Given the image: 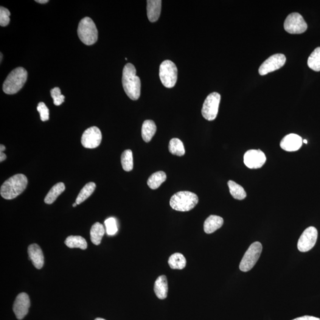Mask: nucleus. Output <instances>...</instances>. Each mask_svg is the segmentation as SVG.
I'll use <instances>...</instances> for the list:
<instances>
[{"label":"nucleus","mask_w":320,"mask_h":320,"mask_svg":"<svg viewBox=\"0 0 320 320\" xmlns=\"http://www.w3.org/2000/svg\"><path fill=\"white\" fill-rule=\"evenodd\" d=\"M122 85L126 95L131 100L139 99L141 95V80L137 75V70L133 64L128 63L123 68Z\"/></svg>","instance_id":"1"},{"label":"nucleus","mask_w":320,"mask_h":320,"mask_svg":"<svg viewBox=\"0 0 320 320\" xmlns=\"http://www.w3.org/2000/svg\"><path fill=\"white\" fill-rule=\"evenodd\" d=\"M28 181L26 176L18 174L7 180L2 184L0 194L7 200L15 199L24 192L27 187Z\"/></svg>","instance_id":"2"},{"label":"nucleus","mask_w":320,"mask_h":320,"mask_svg":"<svg viewBox=\"0 0 320 320\" xmlns=\"http://www.w3.org/2000/svg\"><path fill=\"white\" fill-rule=\"evenodd\" d=\"M27 78V72L23 67H18L8 74L4 81L2 89L5 94L17 93L23 88Z\"/></svg>","instance_id":"3"},{"label":"nucleus","mask_w":320,"mask_h":320,"mask_svg":"<svg viewBox=\"0 0 320 320\" xmlns=\"http://www.w3.org/2000/svg\"><path fill=\"white\" fill-rule=\"evenodd\" d=\"M198 196L188 191H182L175 193L170 199V206L181 212H187L193 209L198 204Z\"/></svg>","instance_id":"4"},{"label":"nucleus","mask_w":320,"mask_h":320,"mask_svg":"<svg viewBox=\"0 0 320 320\" xmlns=\"http://www.w3.org/2000/svg\"><path fill=\"white\" fill-rule=\"evenodd\" d=\"M77 33L81 42L86 46H92L98 39V30L91 18L86 17L80 22Z\"/></svg>","instance_id":"5"},{"label":"nucleus","mask_w":320,"mask_h":320,"mask_svg":"<svg viewBox=\"0 0 320 320\" xmlns=\"http://www.w3.org/2000/svg\"><path fill=\"white\" fill-rule=\"evenodd\" d=\"M159 76L163 86L167 88H173L178 80V69L172 61L165 60L160 67Z\"/></svg>","instance_id":"6"},{"label":"nucleus","mask_w":320,"mask_h":320,"mask_svg":"<svg viewBox=\"0 0 320 320\" xmlns=\"http://www.w3.org/2000/svg\"><path fill=\"white\" fill-rule=\"evenodd\" d=\"M262 251V244L259 242H254L251 244L241 261L240 271L246 272L251 270L259 260Z\"/></svg>","instance_id":"7"},{"label":"nucleus","mask_w":320,"mask_h":320,"mask_svg":"<svg viewBox=\"0 0 320 320\" xmlns=\"http://www.w3.org/2000/svg\"><path fill=\"white\" fill-rule=\"evenodd\" d=\"M221 101V95L213 92L207 95L202 109V114L204 118L212 121L215 120L218 113L219 106Z\"/></svg>","instance_id":"8"},{"label":"nucleus","mask_w":320,"mask_h":320,"mask_svg":"<svg viewBox=\"0 0 320 320\" xmlns=\"http://www.w3.org/2000/svg\"><path fill=\"white\" fill-rule=\"evenodd\" d=\"M307 24L300 14L293 13L286 18L284 29L291 34H301L307 29Z\"/></svg>","instance_id":"9"},{"label":"nucleus","mask_w":320,"mask_h":320,"mask_svg":"<svg viewBox=\"0 0 320 320\" xmlns=\"http://www.w3.org/2000/svg\"><path fill=\"white\" fill-rule=\"evenodd\" d=\"M318 237V231L314 227H308L303 232L297 242V249L301 252H307L314 248Z\"/></svg>","instance_id":"10"},{"label":"nucleus","mask_w":320,"mask_h":320,"mask_svg":"<svg viewBox=\"0 0 320 320\" xmlns=\"http://www.w3.org/2000/svg\"><path fill=\"white\" fill-rule=\"evenodd\" d=\"M286 63L285 56L281 53L274 54L264 62L259 69L261 75H265L269 73L276 71L285 65Z\"/></svg>","instance_id":"11"},{"label":"nucleus","mask_w":320,"mask_h":320,"mask_svg":"<svg viewBox=\"0 0 320 320\" xmlns=\"http://www.w3.org/2000/svg\"><path fill=\"white\" fill-rule=\"evenodd\" d=\"M102 139V135L100 129L92 126L84 131L81 137V144L84 147L93 149L99 147Z\"/></svg>","instance_id":"12"},{"label":"nucleus","mask_w":320,"mask_h":320,"mask_svg":"<svg viewBox=\"0 0 320 320\" xmlns=\"http://www.w3.org/2000/svg\"><path fill=\"white\" fill-rule=\"evenodd\" d=\"M266 161L265 154L260 150H250L244 156V164L251 169L262 167Z\"/></svg>","instance_id":"13"},{"label":"nucleus","mask_w":320,"mask_h":320,"mask_svg":"<svg viewBox=\"0 0 320 320\" xmlns=\"http://www.w3.org/2000/svg\"><path fill=\"white\" fill-rule=\"evenodd\" d=\"M30 306V301L28 295L24 293L19 294L13 305V311L16 318L18 320L23 319L29 311Z\"/></svg>","instance_id":"14"},{"label":"nucleus","mask_w":320,"mask_h":320,"mask_svg":"<svg viewBox=\"0 0 320 320\" xmlns=\"http://www.w3.org/2000/svg\"><path fill=\"white\" fill-rule=\"evenodd\" d=\"M302 137L297 134H291L286 136L280 142V147L288 152H294L299 150L302 147Z\"/></svg>","instance_id":"15"},{"label":"nucleus","mask_w":320,"mask_h":320,"mask_svg":"<svg viewBox=\"0 0 320 320\" xmlns=\"http://www.w3.org/2000/svg\"><path fill=\"white\" fill-rule=\"evenodd\" d=\"M28 254L35 268L42 269L44 265V256L40 247L36 244H31L28 248Z\"/></svg>","instance_id":"16"},{"label":"nucleus","mask_w":320,"mask_h":320,"mask_svg":"<svg viewBox=\"0 0 320 320\" xmlns=\"http://www.w3.org/2000/svg\"><path fill=\"white\" fill-rule=\"evenodd\" d=\"M147 2V16L152 23L158 21L161 10V0H148Z\"/></svg>","instance_id":"17"},{"label":"nucleus","mask_w":320,"mask_h":320,"mask_svg":"<svg viewBox=\"0 0 320 320\" xmlns=\"http://www.w3.org/2000/svg\"><path fill=\"white\" fill-rule=\"evenodd\" d=\"M224 224L223 218L217 215H210L204 223V231L206 234H212L220 229Z\"/></svg>","instance_id":"18"},{"label":"nucleus","mask_w":320,"mask_h":320,"mask_svg":"<svg viewBox=\"0 0 320 320\" xmlns=\"http://www.w3.org/2000/svg\"><path fill=\"white\" fill-rule=\"evenodd\" d=\"M154 292L156 296L160 299L166 298L168 295V287L167 277L164 275L160 276L154 283Z\"/></svg>","instance_id":"19"},{"label":"nucleus","mask_w":320,"mask_h":320,"mask_svg":"<svg viewBox=\"0 0 320 320\" xmlns=\"http://www.w3.org/2000/svg\"><path fill=\"white\" fill-rule=\"evenodd\" d=\"M157 131V126L153 120H146L142 126V137L146 142H149L152 139Z\"/></svg>","instance_id":"20"},{"label":"nucleus","mask_w":320,"mask_h":320,"mask_svg":"<svg viewBox=\"0 0 320 320\" xmlns=\"http://www.w3.org/2000/svg\"><path fill=\"white\" fill-rule=\"evenodd\" d=\"M66 189L65 184L62 183H58L52 187L48 193L45 198V202L46 204H52L56 201L59 196Z\"/></svg>","instance_id":"21"},{"label":"nucleus","mask_w":320,"mask_h":320,"mask_svg":"<svg viewBox=\"0 0 320 320\" xmlns=\"http://www.w3.org/2000/svg\"><path fill=\"white\" fill-rule=\"evenodd\" d=\"M105 233V227H103L102 224L99 223H95L92 226L91 230V242L95 244V245H99Z\"/></svg>","instance_id":"22"},{"label":"nucleus","mask_w":320,"mask_h":320,"mask_svg":"<svg viewBox=\"0 0 320 320\" xmlns=\"http://www.w3.org/2000/svg\"><path fill=\"white\" fill-rule=\"evenodd\" d=\"M166 174L164 172H162V171L154 173L148 180V186L151 189H158L161 186V184L166 181Z\"/></svg>","instance_id":"23"},{"label":"nucleus","mask_w":320,"mask_h":320,"mask_svg":"<svg viewBox=\"0 0 320 320\" xmlns=\"http://www.w3.org/2000/svg\"><path fill=\"white\" fill-rule=\"evenodd\" d=\"M168 263L171 268L182 270L186 267V260L183 254L176 252L171 255Z\"/></svg>","instance_id":"24"},{"label":"nucleus","mask_w":320,"mask_h":320,"mask_svg":"<svg viewBox=\"0 0 320 320\" xmlns=\"http://www.w3.org/2000/svg\"><path fill=\"white\" fill-rule=\"evenodd\" d=\"M229 192L232 197L237 200H243L247 196V193L244 188L235 182L229 181L228 182Z\"/></svg>","instance_id":"25"},{"label":"nucleus","mask_w":320,"mask_h":320,"mask_svg":"<svg viewBox=\"0 0 320 320\" xmlns=\"http://www.w3.org/2000/svg\"><path fill=\"white\" fill-rule=\"evenodd\" d=\"M65 244L69 248H79L86 250L88 248V243L84 238L81 236H74L71 235L67 238Z\"/></svg>","instance_id":"26"},{"label":"nucleus","mask_w":320,"mask_h":320,"mask_svg":"<svg viewBox=\"0 0 320 320\" xmlns=\"http://www.w3.org/2000/svg\"><path fill=\"white\" fill-rule=\"evenodd\" d=\"M95 187H96V185L93 182L87 183L78 194L76 201H75L76 204L80 205L88 199L94 192Z\"/></svg>","instance_id":"27"},{"label":"nucleus","mask_w":320,"mask_h":320,"mask_svg":"<svg viewBox=\"0 0 320 320\" xmlns=\"http://www.w3.org/2000/svg\"><path fill=\"white\" fill-rule=\"evenodd\" d=\"M168 150L173 155L181 157L184 156L185 154L183 142L178 138H173L170 140Z\"/></svg>","instance_id":"28"},{"label":"nucleus","mask_w":320,"mask_h":320,"mask_svg":"<svg viewBox=\"0 0 320 320\" xmlns=\"http://www.w3.org/2000/svg\"><path fill=\"white\" fill-rule=\"evenodd\" d=\"M308 66L315 71H320V47L311 53L308 59Z\"/></svg>","instance_id":"29"},{"label":"nucleus","mask_w":320,"mask_h":320,"mask_svg":"<svg viewBox=\"0 0 320 320\" xmlns=\"http://www.w3.org/2000/svg\"><path fill=\"white\" fill-rule=\"evenodd\" d=\"M121 164L123 169L126 172H130L134 167L133 152L131 150H126L121 156Z\"/></svg>","instance_id":"30"},{"label":"nucleus","mask_w":320,"mask_h":320,"mask_svg":"<svg viewBox=\"0 0 320 320\" xmlns=\"http://www.w3.org/2000/svg\"><path fill=\"white\" fill-rule=\"evenodd\" d=\"M106 231L109 235H114L117 232L116 221L114 218L107 219L105 222Z\"/></svg>","instance_id":"31"},{"label":"nucleus","mask_w":320,"mask_h":320,"mask_svg":"<svg viewBox=\"0 0 320 320\" xmlns=\"http://www.w3.org/2000/svg\"><path fill=\"white\" fill-rule=\"evenodd\" d=\"M50 95L53 100V104L55 106H60L65 100V96L61 94L60 88H55L50 91Z\"/></svg>","instance_id":"32"},{"label":"nucleus","mask_w":320,"mask_h":320,"mask_svg":"<svg viewBox=\"0 0 320 320\" xmlns=\"http://www.w3.org/2000/svg\"><path fill=\"white\" fill-rule=\"evenodd\" d=\"M10 12L7 8L1 7L0 8V25L1 26L5 27L10 23Z\"/></svg>","instance_id":"33"},{"label":"nucleus","mask_w":320,"mask_h":320,"mask_svg":"<svg viewBox=\"0 0 320 320\" xmlns=\"http://www.w3.org/2000/svg\"><path fill=\"white\" fill-rule=\"evenodd\" d=\"M37 111L40 114L42 121L45 122L49 118V111L47 108L46 104L44 102H40L38 104Z\"/></svg>","instance_id":"34"},{"label":"nucleus","mask_w":320,"mask_h":320,"mask_svg":"<svg viewBox=\"0 0 320 320\" xmlns=\"http://www.w3.org/2000/svg\"><path fill=\"white\" fill-rule=\"evenodd\" d=\"M293 320H320V319L319 318H317V317L313 316H305L301 317H298V318H297Z\"/></svg>","instance_id":"35"},{"label":"nucleus","mask_w":320,"mask_h":320,"mask_svg":"<svg viewBox=\"0 0 320 320\" xmlns=\"http://www.w3.org/2000/svg\"><path fill=\"white\" fill-rule=\"evenodd\" d=\"M7 156L3 152H0V161L2 162L6 159Z\"/></svg>","instance_id":"36"},{"label":"nucleus","mask_w":320,"mask_h":320,"mask_svg":"<svg viewBox=\"0 0 320 320\" xmlns=\"http://www.w3.org/2000/svg\"><path fill=\"white\" fill-rule=\"evenodd\" d=\"M36 2H39V3L41 4H46L47 3V2H48L49 1H47V0H36Z\"/></svg>","instance_id":"37"},{"label":"nucleus","mask_w":320,"mask_h":320,"mask_svg":"<svg viewBox=\"0 0 320 320\" xmlns=\"http://www.w3.org/2000/svg\"><path fill=\"white\" fill-rule=\"evenodd\" d=\"M5 150V147H4V145H1V146H0V152H3Z\"/></svg>","instance_id":"38"},{"label":"nucleus","mask_w":320,"mask_h":320,"mask_svg":"<svg viewBox=\"0 0 320 320\" xmlns=\"http://www.w3.org/2000/svg\"><path fill=\"white\" fill-rule=\"evenodd\" d=\"M77 206V204H76V202H75V203H74V204H73V205H72V206H73V207H75V206Z\"/></svg>","instance_id":"39"},{"label":"nucleus","mask_w":320,"mask_h":320,"mask_svg":"<svg viewBox=\"0 0 320 320\" xmlns=\"http://www.w3.org/2000/svg\"><path fill=\"white\" fill-rule=\"evenodd\" d=\"M94 320H106L102 319V318H97V319H95Z\"/></svg>","instance_id":"40"},{"label":"nucleus","mask_w":320,"mask_h":320,"mask_svg":"<svg viewBox=\"0 0 320 320\" xmlns=\"http://www.w3.org/2000/svg\"><path fill=\"white\" fill-rule=\"evenodd\" d=\"M303 142H304V144H307V143H308L307 140H306V139L303 140Z\"/></svg>","instance_id":"41"},{"label":"nucleus","mask_w":320,"mask_h":320,"mask_svg":"<svg viewBox=\"0 0 320 320\" xmlns=\"http://www.w3.org/2000/svg\"><path fill=\"white\" fill-rule=\"evenodd\" d=\"M2 61V53H1V61Z\"/></svg>","instance_id":"42"}]
</instances>
